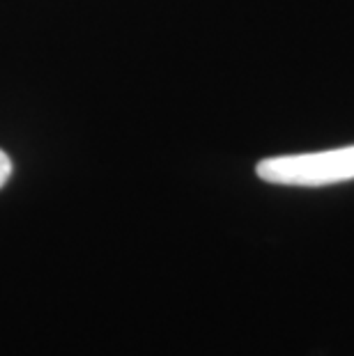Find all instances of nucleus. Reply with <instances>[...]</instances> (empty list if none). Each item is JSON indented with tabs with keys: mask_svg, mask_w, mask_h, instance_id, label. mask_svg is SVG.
<instances>
[{
	"mask_svg": "<svg viewBox=\"0 0 354 356\" xmlns=\"http://www.w3.org/2000/svg\"><path fill=\"white\" fill-rule=\"evenodd\" d=\"M260 179L281 186H327L354 179V145L327 152L262 159L255 165Z\"/></svg>",
	"mask_w": 354,
	"mask_h": 356,
	"instance_id": "f257e3e1",
	"label": "nucleus"
},
{
	"mask_svg": "<svg viewBox=\"0 0 354 356\" xmlns=\"http://www.w3.org/2000/svg\"><path fill=\"white\" fill-rule=\"evenodd\" d=\"M10 175H12V161H10V156H7L3 149H0V188L7 184Z\"/></svg>",
	"mask_w": 354,
	"mask_h": 356,
	"instance_id": "f03ea898",
	"label": "nucleus"
}]
</instances>
